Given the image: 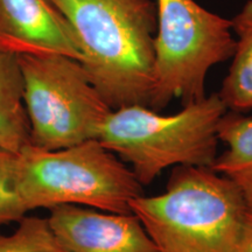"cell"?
Masks as SVG:
<instances>
[{
  "label": "cell",
  "mask_w": 252,
  "mask_h": 252,
  "mask_svg": "<svg viewBox=\"0 0 252 252\" xmlns=\"http://www.w3.org/2000/svg\"><path fill=\"white\" fill-rule=\"evenodd\" d=\"M68 20L80 63L112 110L150 106L157 2L152 0H49Z\"/></svg>",
  "instance_id": "obj_1"
},
{
  "label": "cell",
  "mask_w": 252,
  "mask_h": 252,
  "mask_svg": "<svg viewBox=\"0 0 252 252\" xmlns=\"http://www.w3.org/2000/svg\"><path fill=\"white\" fill-rule=\"evenodd\" d=\"M130 209L158 252H236L248 214L238 188L210 167H175L161 194Z\"/></svg>",
  "instance_id": "obj_2"
},
{
  "label": "cell",
  "mask_w": 252,
  "mask_h": 252,
  "mask_svg": "<svg viewBox=\"0 0 252 252\" xmlns=\"http://www.w3.org/2000/svg\"><path fill=\"white\" fill-rule=\"evenodd\" d=\"M228 111L219 94L162 115L143 105L111 110L97 140L117 154L143 186L175 167H210L217 157L219 125Z\"/></svg>",
  "instance_id": "obj_3"
},
{
  "label": "cell",
  "mask_w": 252,
  "mask_h": 252,
  "mask_svg": "<svg viewBox=\"0 0 252 252\" xmlns=\"http://www.w3.org/2000/svg\"><path fill=\"white\" fill-rule=\"evenodd\" d=\"M17 185L27 212L74 204L131 213L144 194L130 167L97 139L60 150L27 145L18 152Z\"/></svg>",
  "instance_id": "obj_4"
},
{
  "label": "cell",
  "mask_w": 252,
  "mask_h": 252,
  "mask_svg": "<svg viewBox=\"0 0 252 252\" xmlns=\"http://www.w3.org/2000/svg\"><path fill=\"white\" fill-rule=\"evenodd\" d=\"M153 89L150 106L161 111L174 99L182 104L207 96V75L231 59L236 40L231 20L194 0H157Z\"/></svg>",
  "instance_id": "obj_5"
},
{
  "label": "cell",
  "mask_w": 252,
  "mask_h": 252,
  "mask_svg": "<svg viewBox=\"0 0 252 252\" xmlns=\"http://www.w3.org/2000/svg\"><path fill=\"white\" fill-rule=\"evenodd\" d=\"M31 144L60 150L97 139L111 108L77 60L52 52L18 54Z\"/></svg>",
  "instance_id": "obj_6"
},
{
  "label": "cell",
  "mask_w": 252,
  "mask_h": 252,
  "mask_svg": "<svg viewBox=\"0 0 252 252\" xmlns=\"http://www.w3.org/2000/svg\"><path fill=\"white\" fill-rule=\"evenodd\" d=\"M47 220L64 252H158L132 213L63 204L49 209Z\"/></svg>",
  "instance_id": "obj_7"
},
{
  "label": "cell",
  "mask_w": 252,
  "mask_h": 252,
  "mask_svg": "<svg viewBox=\"0 0 252 252\" xmlns=\"http://www.w3.org/2000/svg\"><path fill=\"white\" fill-rule=\"evenodd\" d=\"M0 49L52 52L80 62L74 31L49 0H0Z\"/></svg>",
  "instance_id": "obj_8"
},
{
  "label": "cell",
  "mask_w": 252,
  "mask_h": 252,
  "mask_svg": "<svg viewBox=\"0 0 252 252\" xmlns=\"http://www.w3.org/2000/svg\"><path fill=\"white\" fill-rule=\"evenodd\" d=\"M219 140L225 150L210 168L231 181L252 213V117L243 112L226 111L220 121Z\"/></svg>",
  "instance_id": "obj_9"
},
{
  "label": "cell",
  "mask_w": 252,
  "mask_h": 252,
  "mask_svg": "<svg viewBox=\"0 0 252 252\" xmlns=\"http://www.w3.org/2000/svg\"><path fill=\"white\" fill-rule=\"evenodd\" d=\"M31 144L18 55L0 49V147L20 152Z\"/></svg>",
  "instance_id": "obj_10"
},
{
  "label": "cell",
  "mask_w": 252,
  "mask_h": 252,
  "mask_svg": "<svg viewBox=\"0 0 252 252\" xmlns=\"http://www.w3.org/2000/svg\"><path fill=\"white\" fill-rule=\"evenodd\" d=\"M236 34V47L219 94L229 111L252 110V0L245 2L241 12L231 20Z\"/></svg>",
  "instance_id": "obj_11"
},
{
  "label": "cell",
  "mask_w": 252,
  "mask_h": 252,
  "mask_svg": "<svg viewBox=\"0 0 252 252\" xmlns=\"http://www.w3.org/2000/svg\"><path fill=\"white\" fill-rule=\"evenodd\" d=\"M0 252H64L50 229L48 220L24 217L14 232H0Z\"/></svg>",
  "instance_id": "obj_12"
},
{
  "label": "cell",
  "mask_w": 252,
  "mask_h": 252,
  "mask_svg": "<svg viewBox=\"0 0 252 252\" xmlns=\"http://www.w3.org/2000/svg\"><path fill=\"white\" fill-rule=\"evenodd\" d=\"M18 153L0 147V224L20 222L28 213L17 185Z\"/></svg>",
  "instance_id": "obj_13"
},
{
  "label": "cell",
  "mask_w": 252,
  "mask_h": 252,
  "mask_svg": "<svg viewBox=\"0 0 252 252\" xmlns=\"http://www.w3.org/2000/svg\"><path fill=\"white\" fill-rule=\"evenodd\" d=\"M236 252H252V213L249 210L242 225Z\"/></svg>",
  "instance_id": "obj_14"
}]
</instances>
